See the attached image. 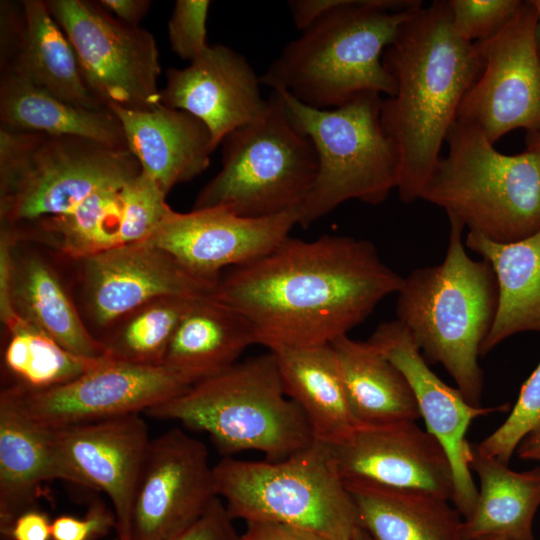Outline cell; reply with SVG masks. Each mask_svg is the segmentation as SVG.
<instances>
[{
	"instance_id": "f1b7e54d",
	"label": "cell",
	"mask_w": 540,
	"mask_h": 540,
	"mask_svg": "<svg viewBox=\"0 0 540 540\" xmlns=\"http://www.w3.org/2000/svg\"><path fill=\"white\" fill-rule=\"evenodd\" d=\"M0 127L85 138L128 149L122 125L110 110H92L66 102L25 78L0 76Z\"/></svg>"
},
{
	"instance_id": "83f0119b",
	"label": "cell",
	"mask_w": 540,
	"mask_h": 540,
	"mask_svg": "<svg viewBox=\"0 0 540 540\" xmlns=\"http://www.w3.org/2000/svg\"><path fill=\"white\" fill-rule=\"evenodd\" d=\"M345 486L373 540H470L464 517L450 500L365 483Z\"/></svg>"
},
{
	"instance_id": "5b68a950",
	"label": "cell",
	"mask_w": 540,
	"mask_h": 540,
	"mask_svg": "<svg viewBox=\"0 0 540 540\" xmlns=\"http://www.w3.org/2000/svg\"><path fill=\"white\" fill-rule=\"evenodd\" d=\"M147 413L205 432L223 457L254 450L279 461L315 442L305 414L284 390L271 351L238 362Z\"/></svg>"
},
{
	"instance_id": "d590c367",
	"label": "cell",
	"mask_w": 540,
	"mask_h": 540,
	"mask_svg": "<svg viewBox=\"0 0 540 540\" xmlns=\"http://www.w3.org/2000/svg\"><path fill=\"white\" fill-rule=\"evenodd\" d=\"M540 428V362L524 382L506 420L475 448L509 464L520 442Z\"/></svg>"
},
{
	"instance_id": "9a60e30c",
	"label": "cell",
	"mask_w": 540,
	"mask_h": 540,
	"mask_svg": "<svg viewBox=\"0 0 540 540\" xmlns=\"http://www.w3.org/2000/svg\"><path fill=\"white\" fill-rule=\"evenodd\" d=\"M78 261L86 314L104 332L151 301L207 297L218 283L194 275L169 253L145 240Z\"/></svg>"
},
{
	"instance_id": "603a6c76",
	"label": "cell",
	"mask_w": 540,
	"mask_h": 540,
	"mask_svg": "<svg viewBox=\"0 0 540 540\" xmlns=\"http://www.w3.org/2000/svg\"><path fill=\"white\" fill-rule=\"evenodd\" d=\"M254 344L251 322L210 295L194 300L185 312L162 365L192 386L233 367Z\"/></svg>"
},
{
	"instance_id": "ac0fdd59",
	"label": "cell",
	"mask_w": 540,
	"mask_h": 540,
	"mask_svg": "<svg viewBox=\"0 0 540 540\" xmlns=\"http://www.w3.org/2000/svg\"><path fill=\"white\" fill-rule=\"evenodd\" d=\"M367 340L408 381L426 430L441 443L450 459L455 488L452 503L465 519L478 496L470 469L472 444L466 438L468 428L476 418L503 411L504 406L471 405L457 388L444 383L430 369L410 332L397 319L379 324Z\"/></svg>"
},
{
	"instance_id": "60d3db41",
	"label": "cell",
	"mask_w": 540,
	"mask_h": 540,
	"mask_svg": "<svg viewBox=\"0 0 540 540\" xmlns=\"http://www.w3.org/2000/svg\"><path fill=\"white\" fill-rule=\"evenodd\" d=\"M4 540H52V520L40 509L21 513L12 523Z\"/></svg>"
},
{
	"instance_id": "8fae6325",
	"label": "cell",
	"mask_w": 540,
	"mask_h": 540,
	"mask_svg": "<svg viewBox=\"0 0 540 540\" xmlns=\"http://www.w3.org/2000/svg\"><path fill=\"white\" fill-rule=\"evenodd\" d=\"M49 12L76 53L84 81L108 109H150L161 103L154 36L126 24L98 1L47 0Z\"/></svg>"
},
{
	"instance_id": "ba28073f",
	"label": "cell",
	"mask_w": 540,
	"mask_h": 540,
	"mask_svg": "<svg viewBox=\"0 0 540 540\" xmlns=\"http://www.w3.org/2000/svg\"><path fill=\"white\" fill-rule=\"evenodd\" d=\"M272 92L292 125L310 139L318 160L298 225L306 228L349 200L378 205L397 188L399 159L381 124V94L364 92L339 107L316 109L285 89Z\"/></svg>"
},
{
	"instance_id": "7a4b0ae2",
	"label": "cell",
	"mask_w": 540,
	"mask_h": 540,
	"mask_svg": "<svg viewBox=\"0 0 540 540\" xmlns=\"http://www.w3.org/2000/svg\"><path fill=\"white\" fill-rule=\"evenodd\" d=\"M382 62L397 89L382 100L380 120L399 159L397 193L410 204L438 160L460 105L483 60L475 43L454 31L447 1L416 9L402 24Z\"/></svg>"
},
{
	"instance_id": "836d02e7",
	"label": "cell",
	"mask_w": 540,
	"mask_h": 540,
	"mask_svg": "<svg viewBox=\"0 0 540 540\" xmlns=\"http://www.w3.org/2000/svg\"><path fill=\"white\" fill-rule=\"evenodd\" d=\"M196 299L160 298L124 316L100 338L107 355L133 364L162 365L180 320Z\"/></svg>"
},
{
	"instance_id": "e0dca14e",
	"label": "cell",
	"mask_w": 540,
	"mask_h": 540,
	"mask_svg": "<svg viewBox=\"0 0 540 540\" xmlns=\"http://www.w3.org/2000/svg\"><path fill=\"white\" fill-rule=\"evenodd\" d=\"M344 483L356 482L452 502L450 459L441 443L416 421L358 425L332 446Z\"/></svg>"
},
{
	"instance_id": "9c48e42d",
	"label": "cell",
	"mask_w": 540,
	"mask_h": 540,
	"mask_svg": "<svg viewBox=\"0 0 540 540\" xmlns=\"http://www.w3.org/2000/svg\"><path fill=\"white\" fill-rule=\"evenodd\" d=\"M140 172L128 149L1 127V226L67 213L93 193L122 187Z\"/></svg>"
},
{
	"instance_id": "e575fe53",
	"label": "cell",
	"mask_w": 540,
	"mask_h": 540,
	"mask_svg": "<svg viewBox=\"0 0 540 540\" xmlns=\"http://www.w3.org/2000/svg\"><path fill=\"white\" fill-rule=\"evenodd\" d=\"M120 246L146 240L173 210L167 194L142 171L121 188Z\"/></svg>"
},
{
	"instance_id": "f6af8a7d",
	"label": "cell",
	"mask_w": 540,
	"mask_h": 540,
	"mask_svg": "<svg viewBox=\"0 0 540 540\" xmlns=\"http://www.w3.org/2000/svg\"><path fill=\"white\" fill-rule=\"evenodd\" d=\"M532 3L535 13H536V28H535V34H536V42L538 51L540 53V0H530Z\"/></svg>"
},
{
	"instance_id": "5bb4252c",
	"label": "cell",
	"mask_w": 540,
	"mask_h": 540,
	"mask_svg": "<svg viewBox=\"0 0 540 540\" xmlns=\"http://www.w3.org/2000/svg\"><path fill=\"white\" fill-rule=\"evenodd\" d=\"M11 386L18 390L29 416L49 429L147 412L191 387L163 365H139L109 356L56 387L26 390Z\"/></svg>"
},
{
	"instance_id": "c3c4849f",
	"label": "cell",
	"mask_w": 540,
	"mask_h": 540,
	"mask_svg": "<svg viewBox=\"0 0 540 540\" xmlns=\"http://www.w3.org/2000/svg\"><path fill=\"white\" fill-rule=\"evenodd\" d=\"M350 540H373V538L361 528Z\"/></svg>"
},
{
	"instance_id": "7bdbcfd3",
	"label": "cell",
	"mask_w": 540,
	"mask_h": 540,
	"mask_svg": "<svg viewBox=\"0 0 540 540\" xmlns=\"http://www.w3.org/2000/svg\"><path fill=\"white\" fill-rule=\"evenodd\" d=\"M99 4L118 20L139 26L152 4L149 0H100Z\"/></svg>"
},
{
	"instance_id": "30bf717a",
	"label": "cell",
	"mask_w": 540,
	"mask_h": 540,
	"mask_svg": "<svg viewBox=\"0 0 540 540\" xmlns=\"http://www.w3.org/2000/svg\"><path fill=\"white\" fill-rule=\"evenodd\" d=\"M221 144V169L198 193L192 209L225 207L250 218L300 210L317 176V155L273 92L266 112Z\"/></svg>"
},
{
	"instance_id": "f546056e",
	"label": "cell",
	"mask_w": 540,
	"mask_h": 540,
	"mask_svg": "<svg viewBox=\"0 0 540 540\" xmlns=\"http://www.w3.org/2000/svg\"><path fill=\"white\" fill-rule=\"evenodd\" d=\"M336 354L351 412L359 425L416 421L421 417L402 372L368 340L341 336L330 343Z\"/></svg>"
},
{
	"instance_id": "8992f818",
	"label": "cell",
	"mask_w": 540,
	"mask_h": 540,
	"mask_svg": "<svg viewBox=\"0 0 540 540\" xmlns=\"http://www.w3.org/2000/svg\"><path fill=\"white\" fill-rule=\"evenodd\" d=\"M420 193L421 200L457 217L469 231L511 243L540 231V154L507 155L476 127L456 120Z\"/></svg>"
},
{
	"instance_id": "277c9868",
	"label": "cell",
	"mask_w": 540,
	"mask_h": 540,
	"mask_svg": "<svg viewBox=\"0 0 540 540\" xmlns=\"http://www.w3.org/2000/svg\"><path fill=\"white\" fill-rule=\"evenodd\" d=\"M447 216L445 257L438 265L416 268L403 277L396 293V319L421 353L444 367L464 398L481 407L479 357L496 315L497 281L489 263L466 252L464 224Z\"/></svg>"
},
{
	"instance_id": "7c38bea8",
	"label": "cell",
	"mask_w": 540,
	"mask_h": 540,
	"mask_svg": "<svg viewBox=\"0 0 540 540\" xmlns=\"http://www.w3.org/2000/svg\"><path fill=\"white\" fill-rule=\"evenodd\" d=\"M536 13L521 4L510 21L491 38L476 42L482 71L464 97L457 120L479 129L495 144L515 129L540 133V53Z\"/></svg>"
},
{
	"instance_id": "2e32d148",
	"label": "cell",
	"mask_w": 540,
	"mask_h": 540,
	"mask_svg": "<svg viewBox=\"0 0 540 540\" xmlns=\"http://www.w3.org/2000/svg\"><path fill=\"white\" fill-rule=\"evenodd\" d=\"M299 209L259 218L225 207L172 210L145 240L173 256L194 275L219 281L221 270L259 260L280 246L299 224Z\"/></svg>"
},
{
	"instance_id": "d6a6232c",
	"label": "cell",
	"mask_w": 540,
	"mask_h": 540,
	"mask_svg": "<svg viewBox=\"0 0 540 540\" xmlns=\"http://www.w3.org/2000/svg\"><path fill=\"white\" fill-rule=\"evenodd\" d=\"M5 331L4 371L13 379L10 385L26 390H44L67 383L107 357L78 356L20 316Z\"/></svg>"
},
{
	"instance_id": "3957f363",
	"label": "cell",
	"mask_w": 540,
	"mask_h": 540,
	"mask_svg": "<svg viewBox=\"0 0 540 540\" xmlns=\"http://www.w3.org/2000/svg\"><path fill=\"white\" fill-rule=\"evenodd\" d=\"M419 0H293L301 35L284 46L260 83L285 89L301 103L333 109L364 92L393 96L397 85L383 65L386 48Z\"/></svg>"
},
{
	"instance_id": "1f68e13d",
	"label": "cell",
	"mask_w": 540,
	"mask_h": 540,
	"mask_svg": "<svg viewBox=\"0 0 540 540\" xmlns=\"http://www.w3.org/2000/svg\"><path fill=\"white\" fill-rule=\"evenodd\" d=\"M121 188L99 190L61 215L3 227L19 242L36 241L78 261L120 246Z\"/></svg>"
},
{
	"instance_id": "d4e9b609",
	"label": "cell",
	"mask_w": 540,
	"mask_h": 540,
	"mask_svg": "<svg viewBox=\"0 0 540 540\" xmlns=\"http://www.w3.org/2000/svg\"><path fill=\"white\" fill-rule=\"evenodd\" d=\"M464 243L490 264L497 281L496 315L481 356L515 334L540 333V231L511 243L468 231Z\"/></svg>"
},
{
	"instance_id": "4dcf8cb0",
	"label": "cell",
	"mask_w": 540,
	"mask_h": 540,
	"mask_svg": "<svg viewBox=\"0 0 540 540\" xmlns=\"http://www.w3.org/2000/svg\"><path fill=\"white\" fill-rule=\"evenodd\" d=\"M470 469L479 478V488L475 506L464 519L468 538L503 535L535 540L532 524L540 506V466L517 472L472 444Z\"/></svg>"
},
{
	"instance_id": "bcb514c9",
	"label": "cell",
	"mask_w": 540,
	"mask_h": 540,
	"mask_svg": "<svg viewBox=\"0 0 540 540\" xmlns=\"http://www.w3.org/2000/svg\"><path fill=\"white\" fill-rule=\"evenodd\" d=\"M526 148L534 150L540 154V133L527 134Z\"/></svg>"
},
{
	"instance_id": "74e56055",
	"label": "cell",
	"mask_w": 540,
	"mask_h": 540,
	"mask_svg": "<svg viewBox=\"0 0 540 540\" xmlns=\"http://www.w3.org/2000/svg\"><path fill=\"white\" fill-rule=\"evenodd\" d=\"M209 0H177L168 22V37L173 52L192 62L210 46L207 42Z\"/></svg>"
},
{
	"instance_id": "d6986e66",
	"label": "cell",
	"mask_w": 540,
	"mask_h": 540,
	"mask_svg": "<svg viewBox=\"0 0 540 540\" xmlns=\"http://www.w3.org/2000/svg\"><path fill=\"white\" fill-rule=\"evenodd\" d=\"M82 487L104 492L116 517V540H128L134 496L151 441L139 413L51 429Z\"/></svg>"
},
{
	"instance_id": "44dd1931",
	"label": "cell",
	"mask_w": 540,
	"mask_h": 540,
	"mask_svg": "<svg viewBox=\"0 0 540 540\" xmlns=\"http://www.w3.org/2000/svg\"><path fill=\"white\" fill-rule=\"evenodd\" d=\"M63 480L82 487L63 459L52 431L34 421L18 390L0 392V534L4 538L14 520L36 508L44 482Z\"/></svg>"
},
{
	"instance_id": "7402d4cb",
	"label": "cell",
	"mask_w": 540,
	"mask_h": 540,
	"mask_svg": "<svg viewBox=\"0 0 540 540\" xmlns=\"http://www.w3.org/2000/svg\"><path fill=\"white\" fill-rule=\"evenodd\" d=\"M128 150L141 171L168 194L177 184L193 180L210 164L215 150L207 126L190 113L162 103L150 109L111 105Z\"/></svg>"
},
{
	"instance_id": "cb8c5ba5",
	"label": "cell",
	"mask_w": 540,
	"mask_h": 540,
	"mask_svg": "<svg viewBox=\"0 0 540 540\" xmlns=\"http://www.w3.org/2000/svg\"><path fill=\"white\" fill-rule=\"evenodd\" d=\"M22 4L21 34L0 57L1 73L21 76L73 105L108 110L87 87L74 48L45 1L24 0Z\"/></svg>"
},
{
	"instance_id": "4316f807",
	"label": "cell",
	"mask_w": 540,
	"mask_h": 540,
	"mask_svg": "<svg viewBox=\"0 0 540 540\" xmlns=\"http://www.w3.org/2000/svg\"><path fill=\"white\" fill-rule=\"evenodd\" d=\"M271 352L284 390L302 409L315 441L334 446L348 437L359 424L351 412L331 344Z\"/></svg>"
},
{
	"instance_id": "ab89813d",
	"label": "cell",
	"mask_w": 540,
	"mask_h": 540,
	"mask_svg": "<svg viewBox=\"0 0 540 540\" xmlns=\"http://www.w3.org/2000/svg\"><path fill=\"white\" fill-rule=\"evenodd\" d=\"M169 540H241V535L235 530L223 501L217 497L196 523Z\"/></svg>"
},
{
	"instance_id": "52a82bcc",
	"label": "cell",
	"mask_w": 540,
	"mask_h": 540,
	"mask_svg": "<svg viewBox=\"0 0 540 540\" xmlns=\"http://www.w3.org/2000/svg\"><path fill=\"white\" fill-rule=\"evenodd\" d=\"M213 473L232 520L288 525L330 540H350L362 528L330 445L315 441L279 461L223 457Z\"/></svg>"
},
{
	"instance_id": "4fadbf2b",
	"label": "cell",
	"mask_w": 540,
	"mask_h": 540,
	"mask_svg": "<svg viewBox=\"0 0 540 540\" xmlns=\"http://www.w3.org/2000/svg\"><path fill=\"white\" fill-rule=\"evenodd\" d=\"M217 497L207 447L171 428L149 443L128 540H169L196 523Z\"/></svg>"
},
{
	"instance_id": "f35d334b",
	"label": "cell",
	"mask_w": 540,
	"mask_h": 540,
	"mask_svg": "<svg viewBox=\"0 0 540 540\" xmlns=\"http://www.w3.org/2000/svg\"><path fill=\"white\" fill-rule=\"evenodd\" d=\"M116 529L113 509L92 499L83 517L60 515L52 520V540H99Z\"/></svg>"
},
{
	"instance_id": "6da1fadb",
	"label": "cell",
	"mask_w": 540,
	"mask_h": 540,
	"mask_svg": "<svg viewBox=\"0 0 540 540\" xmlns=\"http://www.w3.org/2000/svg\"><path fill=\"white\" fill-rule=\"evenodd\" d=\"M403 277L365 239L287 238L265 257L232 268L212 296L243 314L269 351L326 345L361 324Z\"/></svg>"
},
{
	"instance_id": "b9f144b4",
	"label": "cell",
	"mask_w": 540,
	"mask_h": 540,
	"mask_svg": "<svg viewBox=\"0 0 540 540\" xmlns=\"http://www.w3.org/2000/svg\"><path fill=\"white\" fill-rule=\"evenodd\" d=\"M241 540H330L314 532L296 527L261 521L246 522Z\"/></svg>"
},
{
	"instance_id": "ee69618b",
	"label": "cell",
	"mask_w": 540,
	"mask_h": 540,
	"mask_svg": "<svg viewBox=\"0 0 540 540\" xmlns=\"http://www.w3.org/2000/svg\"><path fill=\"white\" fill-rule=\"evenodd\" d=\"M515 453L520 459L540 462V428L526 436Z\"/></svg>"
},
{
	"instance_id": "ffe728a7",
	"label": "cell",
	"mask_w": 540,
	"mask_h": 540,
	"mask_svg": "<svg viewBox=\"0 0 540 540\" xmlns=\"http://www.w3.org/2000/svg\"><path fill=\"white\" fill-rule=\"evenodd\" d=\"M166 78L161 103L202 121L214 149L229 133L257 120L268 108L260 77L243 55L222 44L209 46L185 68H169Z\"/></svg>"
},
{
	"instance_id": "8d00e7d4",
	"label": "cell",
	"mask_w": 540,
	"mask_h": 540,
	"mask_svg": "<svg viewBox=\"0 0 540 540\" xmlns=\"http://www.w3.org/2000/svg\"><path fill=\"white\" fill-rule=\"evenodd\" d=\"M518 0H448L451 24L463 40L476 43L497 34L519 8Z\"/></svg>"
},
{
	"instance_id": "484cf974",
	"label": "cell",
	"mask_w": 540,
	"mask_h": 540,
	"mask_svg": "<svg viewBox=\"0 0 540 540\" xmlns=\"http://www.w3.org/2000/svg\"><path fill=\"white\" fill-rule=\"evenodd\" d=\"M10 300L18 316L70 352L89 359L108 356L52 265L35 253L20 254L18 241L13 256Z\"/></svg>"
},
{
	"instance_id": "7dc6e473",
	"label": "cell",
	"mask_w": 540,
	"mask_h": 540,
	"mask_svg": "<svg viewBox=\"0 0 540 540\" xmlns=\"http://www.w3.org/2000/svg\"><path fill=\"white\" fill-rule=\"evenodd\" d=\"M473 540H517L503 535H483Z\"/></svg>"
}]
</instances>
